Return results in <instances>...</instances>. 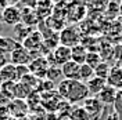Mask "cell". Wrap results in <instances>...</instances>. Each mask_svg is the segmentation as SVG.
<instances>
[{
	"mask_svg": "<svg viewBox=\"0 0 122 120\" xmlns=\"http://www.w3.org/2000/svg\"><path fill=\"white\" fill-rule=\"evenodd\" d=\"M58 94L62 98L68 99L69 102H79L87 99L89 91L86 87V83H82L79 80H61L58 83Z\"/></svg>",
	"mask_w": 122,
	"mask_h": 120,
	"instance_id": "6da1fadb",
	"label": "cell"
},
{
	"mask_svg": "<svg viewBox=\"0 0 122 120\" xmlns=\"http://www.w3.org/2000/svg\"><path fill=\"white\" fill-rule=\"evenodd\" d=\"M69 61H71V48L62 44H58L51 51L47 62L50 66H62L64 64H67Z\"/></svg>",
	"mask_w": 122,
	"mask_h": 120,
	"instance_id": "7a4b0ae2",
	"label": "cell"
},
{
	"mask_svg": "<svg viewBox=\"0 0 122 120\" xmlns=\"http://www.w3.org/2000/svg\"><path fill=\"white\" fill-rule=\"evenodd\" d=\"M58 42H60L62 46L72 48V47H75V46L81 44V36H79V33H78V30H76L75 28L68 26V28H65V29L60 33Z\"/></svg>",
	"mask_w": 122,
	"mask_h": 120,
	"instance_id": "3957f363",
	"label": "cell"
},
{
	"mask_svg": "<svg viewBox=\"0 0 122 120\" xmlns=\"http://www.w3.org/2000/svg\"><path fill=\"white\" fill-rule=\"evenodd\" d=\"M32 61V57H30V53L24 48L22 44L20 47H17L13 53L10 54V64H13L15 66H28V64H30Z\"/></svg>",
	"mask_w": 122,
	"mask_h": 120,
	"instance_id": "277c9868",
	"label": "cell"
},
{
	"mask_svg": "<svg viewBox=\"0 0 122 120\" xmlns=\"http://www.w3.org/2000/svg\"><path fill=\"white\" fill-rule=\"evenodd\" d=\"M1 21L7 25H18L21 22V10L17 7L10 4L8 7H6L4 10H1Z\"/></svg>",
	"mask_w": 122,
	"mask_h": 120,
	"instance_id": "5b68a950",
	"label": "cell"
},
{
	"mask_svg": "<svg viewBox=\"0 0 122 120\" xmlns=\"http://www.w3.org/2000/svg\"><path fill=\"white\" fill-rule=\"evenodd\" d=\"M49 68H50V65L47 62V58H43V57H39L38 60L30 61V64L28 65L29 73L33 75L35 77H45L47 75Z\"/></svg>",
	"mask_w": 122,
	"mask_h": 120,
	"instance_id": "8992f818",
	"label": "cell"
},
{
	"mask_svg": "<svg viewBox=\"0 0 122 120\" xmlns=\"http://www.w3.org/2000/svg\"><path fill=\"white\" fill-rule=\"evenodd\" d=\"M42 43H43V36L40 35V32L32 30L29 35H28V37L22 42V47L26 48L29 53H32L33 50L39 48V47L42 46Z\"/></svg>",
	"mask_w": 122,
	"mask_h": 120,
	"instance_id": "52a82bcc",
	"label": "cell"
},
{
	"mask_svg": "<svg viewBox=\"0 0 122 120\" xmlns=\"http://www.w3.org/2000/svg\"><path fill=\"white\" fill-rule=\"evenodd\" d=\"M18 83V72H17V66L13 64H8L4 68L0 69V83Z\"/></svg>",
	"mask_w": 122,
	"mask_h": 120,
	"instance_id": "ba28073f",
	"label": "cell"
},
{
	"mask_svg": "<svg viewBox=\"0 0 122 120\" xmlns=\"http://www.w3.org/2000/svg\"><path fill=\"white\" fill-rule=\"evenodd\" d=\"M79 68L81 65H78L74 61H69L61 66V73L65 77V80H79Z\"/></svg>",
	"mask_w": 122,
	"mask_h": 120,
	"instance_id": "9c48e42d",
	"label": "cell"
},
{
	"mask_svg": "<svg viewBox=\"0 0 122 120\" xmlns=\"http://www.w3.org/2000/svg\"><path fill=\"white\" fill-rule=\"evenodd\" d=\"M107 86V80H103V79H99V77H92L89 82L86 83V87H87V91H89V95H99L100 92L103 91V88Z\"/></svg>",
	"mask_w": 122,
	"mask_h": 120,
	"instance_id": "30bf717a",
	"label": "cell"
},
{
	"mask_svg": "<svg viewBox=\"0 0 122 120\" xmlns=\"http://www.w3.org/2000/svg\"><path fill=\"white\" fill-rule=\"evenodd\" d=\"M117 95H118V91L115 90L114 87L107 84L106 87L103 88V91L97 95V99L101 104H114L115 99H117Z\"/></svg>",
	"mask_w": 122,
	"mask_h": 120,
	"instance_id": "8fae6325",
	"label": "cell"
},
{
	"mask_svg": "<svg viewBox=\"0 0 122 120\" xmlns=\"http://www.w3.org/2000/svg\"><path fill=\"white\" fill-rule=\"evenodd\" d=\"M107 84L117 88H122V69L121 68H111L110 75L107 79Z\"/></svg>",
	"mask_w": 122,
	"mask_h": 120,
	"instance_id": "7c38bea8",
	"label": "cell"
},
{
	"mask_svg": "<svg viewBox=\"0 0 122 120\" xmlns=\"http://www.w3.org/2000/svg\"><path fill=\"white\" fill-rule=\"evenodd\" d=\"M86 55H87V50L85 48V46L78 44L71 48V61L76 62L78 65H82L86 61Z\"/></svg>",
	"mask_w": 122,
	"mask_h": 120,
	"instance_id": "4fadbf2b",
	"label": "cell"
},
{
	"mask_svg": "<svg viewBox=\"0 0 122 120\" xmlns=\"http://www.w3.org/2000/svg\"><path fill=\"white\" fill-rule=\"evenodd\" d=\"M30 32H32V28L24 25L22 22H20L18 25L14 26V37H15L14 40L17 43H21V42H24L25 39L28 37V35H29Z\"/></svg>",
	"mask_w": 122,
	"mask_h": 120,
	"instance_id": "5bb4252c",
	"label": "cell"
},
{
	"mask_svg": "<svg viewBox=\"0 0 122 120\" xmlns=\"http://www.w3.org/2000/svg\"><path fill=\"white\" fill-rule=\"evenodd\" d=\"M20 46H21V43H17L14 39L1 37V36H0V50H3V51H6V53L11 54L15 48L20 47Z\"/></svg>",
	"mask_w": 122,
	"mask_h": 120,
	"instance_id": "9a60e30c",
	"label": "cell"
},
{
	"mask_svg": "<svg viewBox=\"0 0 122 120\" xmlns=\"http://www.w3.org/2000/svg\"><path fill=\"white\" fill-rule=\"evenodd\" d=\"M21 21H22L24 25L29 26L33 25V23H38V15H36V11H32L30 8H25L24 11H21Z\"/></svg>",
	"mask_w": 122,
	"mask_h": 120,
	"instance_id": "2e32d148",
	"label": "cell"
},
{
	"mask_svg": "<svg viewBox=\"0 0 122 120\" xmlns=\"http://www.w3.org/2000/svg\"><path fill=\"white\" fill-rule=\"evenodd\" d=\"M92 77H94V69L90 68L89 65H86V64H82L79 68V82L87 83Z\"/></svg>",
	"mask_w": 122,
	"mask_h": 120,
	"instance_id": "e0dca14e",
	"label": "cell"
},
{
	"mask_svg": "<svg viewBox=\"0 0 122 120\" xmlns=\"http://www.w3.org/2000/svg\"><path fill=\"white\" fill-rule=\"evenodd\" d=\"M110 70H111V68L108 66V64L101 62L99 66L94 68V76L99 77V79H103V80H107L108 75H110Z\"/></svg>",
	"mask_w": 122,
	"mask_h": 120,
	"instance_id": "ac0fdd59",
	"label": "cell"
},
{
	"mask_svg": "<svg viewBox=\"0 0 122 120\" xmlns=\"http://www.w3.org/2000/svg\"><path fill=\"white\" fill-rule=\"evenodd\" d=\"M101 62H103V61H101V57H100L97 53H90V51H87L86 61H85V64H86V65H89L90 68L94 69L96 66H99Z\"/></svg>",
	"mask_w": 122,
	"mask_h": 120,
	"instance_id": "d6986e66",
	"label": "cell"
},
{
	"mask_svg": "<svg viewBox=\"0 0 122 120\" xmlns=\"http://www.w3.org/2000/svg\"><path fill=\"white\" fill-rule=\"evenodd\" d=\"M61 68L58 69V66H50L49 68V70H47V75L46 77L50 80V82H54L56 79H57V76H61Z\"/></svg>",
	"mask_w": 122,
	"mask_h": 120,
	"instance_id": "ffe728a7",
	"label": "cell"
},
{
	"mask_svg": "<svg viewBox=\"0 0 122 120\" xmlns=\"http://www.w3.org/2000/svg\"><path fill=\"white\" fill-rule=\"evenodd\" d=\"M8 64H10V54L0 50V69L4 68L6 65H8Z\"/></svg>",
	"mask_w": 122,
	"mask_h": 120,
	"instance_id": "44dd1931",
	"label": "cell"
}]
</instances>
